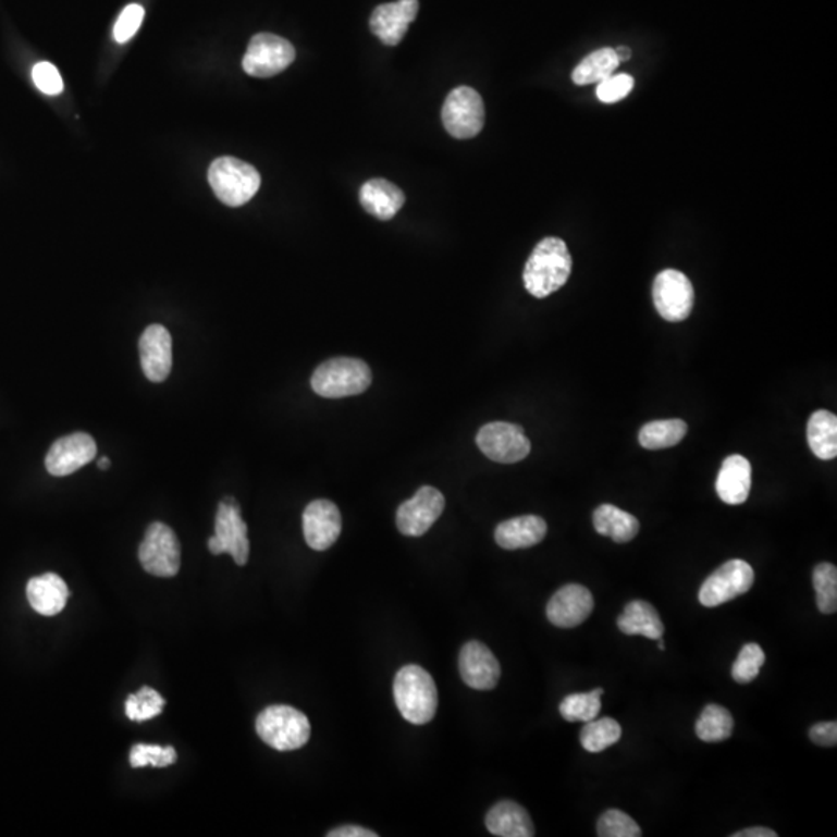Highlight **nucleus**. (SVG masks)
<instances>
[{
  "mask_svg": "<svg viewBox=\"0 0 837 837\" xmlns=\"http://www.w3.org/2000/svg\"><path fill=\"white\" fill-rule=\"evenodd\" d=\"M571 272L573 258L565 241L546 237L529 256L522 280L529 294L536 298H546L568 283Z\"/></svg>",
  "mask_w": 837,
  "mask_h": 837,
  "instance_id": "1",
  "label": "nucleus"
},
{
  "mask_svg": "<svg viewBox=\"0 0 837 837\" xmlns=\"http://www.w3.org/2000/svg\"><path fill=\"white\" fill-rule=\"evenodd\" d=\"M394 700L398 712L413 725H427L438 711V689L429 672L419 665H405L394 679Z\"/></svg>",
  "mask_w": 837,
  "mask_h": 837,
  "instance_id": "2",
  "label": "nucleus"
},
{
  "mask_svg": "<svg viewBox=\"0 0 837 837\" xmlns=\"http://www.w3.org/2000/svg\"><path fill=\"white\" fill-rule=\"evenodd\" d=\"M372 382L371 369L360 358L337 357L316 369L310 385L318 396L342 398L358 396Z\"/></svg>",
  "mask_w": 837,
  "mask_h": 837,
  "instance_id": "3",
  "label": "nucleus"
},
{
  "mask_svg": "<svg viewBox=\"0 0 837 837\" xmlns=\"http://www.w3.org/2000/svg\"><path fill=\"white\" fill-rule=\"evenodd\" d=\"M256 733L276 751H295L309 741L310 723L291 705H270L256 718Z\"/></svg>",
  "mask_w": 837,
  "mask_h": 837,
  "instance_id": "4",
  "label": "nucleus"
},
{
  "mask_svg": "<svg viewBox=\"0 0 837 837\" xmlns=\"http://www.w3.org/2000/svg\"><path fill=\"white\" fill-rule=\"evenodd\" d=\"M208 181L216 197L229 207H241L254 199L261 186L256 168L235 157H219L211 163Z\"/></svg>",
  "mask_w": 837,
  "mask_h": 837,
  "instance_id": "5",
  "label": "nucleus"
},
{
  "mask_svg": "<svg viewBox=\"0 0 837 837\" xmlns=\"http://www.w3.org/2000/svg\"><path fill=\"white\" fill-rule=\"evenodd\" d=\"M208 550L213 555L230 554L236 565H247L250 542L246 521L241 517V507L232 496H226L216 512L214 536L208 540Z\"/></svg>",
  "mask_w": 837,
  "mask_h": 837,
  "instance_id": "6",
  "label": "nucleus"
},
{
  "mask_svg": "<svg viewBox=\"0 0 837 837\" xmlns=\"http://www.w3.org/2000/svg\"><path fill=\"white\" fill-rule=\"evenodd\" d=\"M484 101L477 90L460 86L448 94L442 106V123L452 137L459 140L477 137L484 127Z\"/></svg>",
  "mask_w": 837,
  "mask_h": 837,
  "instance_id": "7",
  "label": "nucleus"
},
{
  "mask_svg": "<svg viewBox=\"0 0 837 837\" xmlns=\"http://www.w3.org/2000/svg\"><path fill=\"white\" fill-rule=\"evenodd\" d=\"M181 543L170 526L156 521L146 529L138 547V558L146 573L156 577H174L181 571Z\"/></svg>",
  "mask_w": 837,
  "mask_h": 837,
  "instance_id": "8",
  "label": "nucleus"
},
{
  "mask_svg": "<svg viewBox=\"0 0 837 837\" xmlns=\"http://www.w3.org/2000/svg\"><path fill=\"white\" fill-rule=\"evenodd\" d=\"M295 57L294 46L287 39L272 33H259L248 44L243 69L256 78H270L286 71Z\"/></svg>",
  "mask_w": 837,
  "mask_h": 837,
  "instance_id": "9",
  "label": "nucleus"
},
{
  "mask_svg": "<svg viewBox=\"0 0 837 837\" xmlns=\"http://www.w3.org/2000/svg\"><path fill=\"white\" fill-rule=\"evenodd\" d=\"M653 301L657 313L670 323L685 321L692 313L694 291L692 283L679 270H663L653 284Z\"/></svg>",
  "mask_w": 837,
  "mask_h": 837,
  "instance_id": "10",
  "label": "nucleus"
},
{
  "mask_svg": "<svg viewBox=\"0 0 837 837\" xmlns=\"http://www.w3.org/2000/svg\"><path fill=\"white\" fill-rule=\"evenodd\" d=\"M754 580L752 566L736 558L719 566L711 577L705 579L698 598L705 608H715L751 590Z\"/></svg>",
  "mask_w": 837,
  "mask_h": 837,
  "instance_id": "11",
  "label": "nucleus"
},
{
  "mask_svg": "<svg viewBox=\"0 0 837 837\" xmlns=\"http://www.w3.org/2000/svg\"><path fill=\"white\" fill-rule=\"evenodd\" d=\"M477 445L489 459L500 464L520 463L531 453V441L520 426L491 422L477 434Z\"/></svg>",
  "mask_w": 837,
  "mask_h": 837,
  "instance_id": "12",
  "label": "nucleus"
},
{
  "mask_svg": "<svg viewBox=\"0 0 837 837\" xmlns=\"http://www.w3.org/2000/svg\"><path fill=\"white\" fill-rule=\"evenodd\" d=\"M444 509V495L431 485H423L411 500L405 501L398 507L397 529L407 537H422L430 531Z\"/></svg>",
  "mask_w": 837,
  "mask_h": 837,
  "instance_id": "13",
  "label": "nucleus"
},
{
  "mask_svg": "<svg viewBox=\"0 0 837 837\" xmlns=\"http://www.w3.org/2000/svg\"><path fill=\"white\" fill-rule=\"evenodd\" d=\"M95 456H97V444L94 438L78 431L61 438L51 445L46 458L47 471L53 477H67L93 463Z\"/></svg>",
  "mask_w": 837,
  "mask_h": 837,
  "instance_id": "14",
  "label": "nucleus"
},
{
  "mask_svg": "<svg viewBox=\"0 0 837 837\" xmlns=\"http://www.w3.org/2000/svg\"><path fill=\"white\" fill-rule=\"evenodd\" d=\"M303 532L307 546L313 551H327L334 546L342 533L339 507L332 501H312L303 514Z\"/></svg>",
  "mask_w": 837,
  "mask_h": 837,
  "instance_id": "15",
  "label": "nucleus"
},
{
  "mask_svg": "<svg viewBox=\"0 0 837 837\" xmlns=\"http://www.w3.org/2000/svg\"><path fill=\"white\" fill-rule=\"evenodd\" d=\"M140 365L149 382L162 383L173 368V339L162 324H151L145 329L138 342Z\"/></svg>",
  "mask_w": 837,
  "mask_h": 837,
  "instance_id": "16",
  "label": "nucleus"
},
{
  "mask_svg": "<svg viewBox=\"0 0 837 837\" xmlns=\"http://www.w3.org/2000/svg\"><path fill=\"white\" fill-rule=\"evenodd\" d=\"M594 610L591 591L582 584L569 583L561 588L546 606L547 619L558 628H574L583 624Z\"/></svg>",
  "mask_w": 837,
  "mask_h": 837,
  "instance_id": "17",
  "label": "nucleus"
},
{
  "mask_svg": "<svg viewBox=\"0 0 837 837\" xmlns=\"http://www.w3.org/2000/svg\"><path fill=\"white\" fill-rule=\"evenodd\" d=\"M419 13V0H396L372 11L369 27L385 46L396 47Z\"/></svg>",
  "mask_w": 837,
  "mask_h": 837,
  "instance_id": "18",
  "label": "nucleus"
},
{
  "mask_svg": "<svg viewBox=\"0 0 837 837\" xmlns=\"http://www.w3.org/2000/svg\"><path fill=\"white\" fill-rule=\"evenodd\" d=\"M459 674L463 681L475 690H492L498 685L501 667L488 645L467 642L459 653Z\"/></svg>",
  "mask_w": 837,
  "mask_h": 837,
  "instance_id": "19",
  "label": "nucleus"
},
{
  "mask_svg": "<svg viewBox=\"0 0 837 837\" xmlns=\"http://www.w3.org/2000/svg\"><path fill=\"white\" fill-rule=\"evenodd\" d=\"M752 488L751 463L741 455L727 456L716 478V493L730 506L743 504Z\"/></svg>",
  "mask_w": 837,
  "mask_h": 837,
  "instance_id": "20",
  "label": "nucleus"
},
{
  "mask_svg": "<svg viewBox=\"0 0 837 837\" xmlns=\"http://www.w3.org/2000/svg\"><path fill=\"white\" fill-rule=\"evenodd\" d=\"M547 533L546 521L537 515H522L500 522L495 540L503 550H526L542 543Z\"/></svg>",
  "mask_w": 837,
  "mask_h": 837,
  "instance_id": "21",
  "label": "nucleus"
},
{
  "mask_svg": "<svg viewBox=\"0 0 837 837\" xmlns=\"http://www.w3.org/2000/svg\"><path fill=\"white\" fill-rule=\"evenodd\" d=\"M69 588L58 574L47 573L33 577L27 583V599L32 608L42 616H57L69 601Z\"/></svg>",
  "mask_w": 837,
  "mask_h": 837,
  "instance_id": "22",
  "label": "nucleus"
},
{
  "mask_svg": "<svg viewBox=\"0 0 837 837\" xmlns=\"http://www.w3.org/2000/svg\"><path fill=\"white\" fill-rule=\"evenodd\" d=\"M360 204L380 221H390L404 207L405 195L386 179H371L360 188Z\"/></svg>",
  "mask_w": 837,
  "mask_h": 837,
  "instance_id": "23",
  "label": "nucleus"
},
{
  "mask_svg": "<svg viewBox=\"0 0 837 837\" xmlns=\"http://www.w3.org/2000/svg\"><path fill=\"white\" fill-rule=\"evenodd\" d=\"M485 827L493 836L532 837L536 836L532 818L528 811L512 800L496 803L485 817Z\"/></svg>",
  "mask_w": 837,
  "mask_h": 837,
  "instance_id": "24",
  "label": "nucleus"
},
{
  "mask_svg": "<svg viewBox=\"0 0 837 837\" xmlns=\"http://www.w3.org/2000/svg\"><path fill=\"white\" fill-rule=\"evenodd\" d=\"M617 627L627 636H643L660 641L664 636V624L652 603L633 601L625 606L617 619Z\"/></svg>",
  "mask_w": 837,
  "mask_h": 837,
  "instance_id": "25",
  "label": "nucleus"
},
{
  "mask_svg": "<svg viewBox=\"0 0 837 837\" xmlns=\"http://www.w3.org/2000/svg\"><path fill=\"white\" fill-rule=\"evenodd\" d=\"M594 529L603 537H610L613 542L628 543L635 539L641 529L638 518L613 504H602L592 515Z\"/></svg>",
  "mask_w": 837,
  "mask_h": 837,
  "instance_id": "26",
  "label": "nucleus"
},
{
  "mask_svg": "<svg viewBox=\"0 0 837 837\" xmlns=\"http://www.w3.org/2000/svg\"><path fill=\"white\" fill-rule=\"evenodd\" d=\"M808 444L818 459H835L837 455V418L827 409H818L810 418Z\"/></svg>",
  "mask_w": 837,
  "mask_h": 837,
  "instance_id": "27",
  "label": "nucleus"
},
{
  "mask_svg": "<svg viewBox=\"0 0 837 837\" xmlns=\"http://www.w3.org/2000/svg\"><path fill=\"white\" fill-rule=\"evenodd\" d=\"M619 58L614 49L592 51L573 72V82L577 86L601 83L612 76L619 67Z\"/></svg>",
  "mask_w": 837,
  "mask_h": 837,
  "instance_id": "28",
  "label": "nucleus"
},
{
  "mask_svg": "<svg viewBox=\"0 0 837 837\" xmlns=\"http://www.w3.org/2000/svg\"><path fill=\"white\" fill-rule=\"evenodd\" d=\"M687 423L681 419L653 420L639 431V442L647 450H663L685 440Z\"/></svg>",
  "mask_w": 837,
  "mask_h": 837,
  "instance_id": "29",
  "label": "nucleus"
},
{
  "mask_svg": "<svg viewBox=\"0 0 837 837\" xmlns=\"http://www.w3.org/2000/svg\"><path fill=\"white\" fill-rule=\"evenodd\" d=\"M697 736L705 743H719L733 736L734 718L723 705H705L703 714L698 718Z\"/></svg>",
  "mask_w": 837,
  "mask_h": 837,
  "instance_id": "30",
  "label": "nucleus"
},
{
  "mask_svg": "<svg viewBox=\"0 0 837 837\" xmlns=\"http://www.w3.org/2000/svg\"><path fill=\"white\" fill-rule=\"evenodd\" d=\"M623 737V727L613 718L591 719L580 733V743L592 754L605 751Z\"/></svg>",
  "mask_w": 837,
  "mask_h": 837,
  "instance_id": "31",
  "label": "nucleus"
},
{
  "mask_svg": "<svg viewBox=\"0 0 837 837\" xmlns=\"http://www.w3.org/2000/svg\"><path fill=\"white\" fill-rule=\"evenodd\" d=\"M603 689H594L588 693L568 694L561 704V714L569 723H588L601 714V698Z\"/></svg>",
  "mask_w": 837,
  "mask_h": 837,
  "instance_id": "32",
  "label": "nucleus"
},
{
  "mask_svg": "<svg viewBox=\"0 0 837 837\" xmlns=\"http://www.w3.org/2000/svg\"><path fill=\"white\" fill-rule=\"evenodd\" d=\"M818 612L835 614L837 610V569L832 563H821L813 574Z\"/></svg>",
  "mask_w": 837,
  "mask_h": 837,
  "instance_id": "33",
  "label": "nucleus"
},
{
  "mask_svg": "<svg viewBox=\"0 0 837 837\" xmlns=\"http://www.w3.org/2000/svg\"><path fill=\"white\" fill-rule=\"evenodd\" d=\"M164 704L162 694L151 687H141L137 693L130 694L126 700V716L133 722H146L162 714Z\"/></svg>",
  "mask_w": 837,
  "mask_h": 837,
  "instance_id": "34",
  "label": "nucleus"
},
{
  "mask_svg": "<svg viewBox=\"0 0 837 837\" xmlns=\"http://www.w3.org/2000/svg\"><path fill=\"white\" fill-rule=\"evenodd\" d=\"M766 656L759 643H746L733 665V678L738 685H749L760 675Z\"/></svg>",
  "mask_w": 837,
  "mask_h": 837,
  "instance_id": "35",
  "label": "nucleus"
},
{
  "mask_svg": "<svg viewBox=\"0 0 837 837\" xmlns=\"http://www.w3.org/2000/svg\"><path fill=\"white\" fill-rule=\"evenodd\" d=\"M130 762L133 767H167L177 762V752L173 746L162 748L157 744H135L131 751Z\"/></svg>",
  "mask_w": 837,
  "mask_h": 837,
  "instance_id": "36",
  "label": "nucleus"
},
{
  "mask_svg": "<svg viewBox=\"0 0 837 837\" xmlns=\"http://www.w3.org/2000/svg\"><path fill=\"white\" fill-rule=\"evenodd\" d=\"M598 835L601 837H639L642 836V832L635 818L625 814L624 811L608 810L599 818Z\"/></svg>",
  "mask_w": 837,
  "mask_h": 837,
  "instance_id": "37",
  "label": "nucleus"
},
{
  "mask_svg": "<svg viewBox=\"0 0 837 837\" xmlns=\"http://www.w3.org/2000/svg\"><path fill=\"white\" fill-rule=\"evenodd\" d=\"M145 20V9L137 3H131L122 11L113 27V38L119 44H124L134 38Z\"/></svg>",
  "mask_w": 837,
  "mask_h": 837,
  "instance_id": "38",
  "label": "nucleus"
},
{
  "mask_svg": "<svg viewBox=\"0 0 837 837\" xmlns=\"http://www.w3.org/2000/svg\"><path fill=\"white\" fill-rule=\"evenodd\" d=\"M633 87L635 79L627 75V73H620V75L608 76V78L599 83L595 94H598V98L602 102L613 104V102L624 100L633 90Z\"/></svg>",
  "mask_w": 837,
  "mask_h": 837,
  "instance_id": "39",
  "label": "nucleus"
},
{
  "mask_svg": "<svg viewBox=\"0 0 837 837\" xmlns=\"http://www.w3.org/2000/svg\"><path fill=\"white\" fill-rule=\"evenodd\" d=\"M33 83L41 93L47 95H60L64 89V83L58 69L50 62H38L33 67Z\"/></svg>",
  "mask_w": 837,
  "mask_h": 837,
  "instance_id": "40",
  "label": "nucleus"
},
{
  "mask_svg": "<svg viewBox=\"0 0 837 837\" xmlns=\"http://www.w3.org/2000/svg\"><path fill=\"white\" fill-rule=\"evenodd\" d=\"M810 738L814 741V743L818 746H827V748H832V746H836L837 743V723L836 722H825V723H817V725H814L810 729Z\"/></svg>",
  "mask_w": 837,
  "mask_h": 837,
  "instance_id": "41",
  "label": "nucleus"
},
{
  "mask_svg": "<svg viewBox=\"0 0 837 837\" xmlns=\"http://www.w3.org/2000/svg\"><path fill=\"white\" fill-rule=\"evenodd\" d=\"M328 837H378V833L371 832V829L357 827V825H345L332 829L328 833Z\"/></svg>",
  "mask_w": 837,
  "mask_h": 837,
  "instance_id": "42",
  "label": "nucleus"
},
{
  "mask_svg": "<svg viewBox=\"0 0 837 837\" xmlns=\"http://www.w3.org/2000/svg\"><path fill=\"white\" fill-rule=\"evenodd\" d=\"M734 837H777V833L770 828L755 827L743 829V832L736 833Z\"/></svg>",
  "mask_w": 837,
  "mask_h": 837,
  "instance_id": "43",
  "label": "nucleus"
},
{
  "mask_svg": "<svg viewBox=\"0 0 837 837\" xmlns=\"http://www.w3.org/2000/svg\"><path fill=\"white\" fill-rule=\"evenodd\" d=\"M616 51L617 58H619V62L628 61L631 57V50L628 49V47H617V49H614Z\"/></svg>",
  "mask_w": 837,
  "mask_h": 837,
  "instance_id": "44",
  "label": "nucleus"
},
{
  "mask_svg": "<svg viewBox=\"0 0 837 837\" xmlns=\"http://www.w3.org/2000/svg\"><path fill=\"white\" fill-rule=\"evenodd\" d=\"M109 467H111V460H109V458H106V456L104 458H101L100 460H98V469L108 470Z\"/></svg>",
  "mask_w": 837,
  "mask_h": 837,
  "instance_id": "45",
  "label": "nucleus"
},
{
  "mask_svg": "<svg viewBox=\"0 0 837 837\" xmlns=\"http://www.w3.org/2000/svg\"><path fill=\"white\" fill-rule=\"evenodd\" d=\"M657 647H660V650H663V652H664L665 643H664L663 639H660V643H657Z\"/></svg>",
  "mask_w": 837,
  "mask_h": 837,
  "instance_id": "46",
  "label": "nucleus"
}]
</instances>
